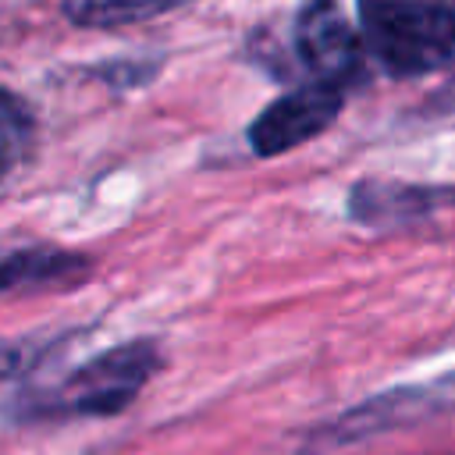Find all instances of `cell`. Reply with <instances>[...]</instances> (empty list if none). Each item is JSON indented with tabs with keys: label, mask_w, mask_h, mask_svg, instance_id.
<instances>
[{
	"label": "cell",
	"mask_w": 455,
	"mask_h": 455,
	"mask_svg": "<svg viewBox=\"0 0 455 455\" xmlns=\"http://www.w3.org/2000/svg\"><path fill=\"white\" fill-rule=\"evenodd\" d=\"M164 355L156 341L132 338L124 345H114L82 366H75L68 377H60L50 391L25 395L21 405L11 409V419H103L124 412L142 387L160 373Z\"/></svg>",
	"instance_id": "1"
},
{
	"label": "cell",
	"mask_w": 455,
	"mask_h": 455,
	"mask_svg": "<svg viewBox=\"0 0 455 455\" xmlns=\"http://www.w3.org/2000/svg\"><path fill=\"white\" fill-rule=\"evenodd\" d=\"M370 60L391 78H423L455 64V0H355Z\"/></svg>",
	"instance_id": "2"
},
{
	"label": "cell",
	"mask_w": 455,
	"mask_h": 455,
	"mask_svg": "<svg viewBox=\"0 0 455 455\" xmlns=\"http://www.w3.org/2000/svg\"><path fill=\"white\" fill-rule=\"evenodd\" d=\"M291 50L309 71V82L348 92L366 75L370 53L341 0H302L291 18Z\"/></svg>",
	"instance_id": "3"
},
{
	"label": "cell",
	"mask_w": 455,
	"mask_h": 455,
	"mask_svg": "<svg viewBox=\"0 0 455 455\" xmlns=\"http://www.w3.org/2000/svg\"><path fill=\"white\" fill-rule=\"evenodd\" d=\"M341 107H345V89L320 85V82L288 89L252 117V124L245 132L249 149L263 160L291 153V149L313 142L316 135H323L338 121Z\"/></svg>",
	"instance_id": "4"
},
{
	"label": "cell",
	"mask_w": 455,
	"mask_h": 455,
	"mask_svg": "<svg viewBox=\"0 0 455 455\" xmlns=\"http://www.w3.org/2000/svg\"><path fill=\"white\" fill-rule=\"evenodd\" d=\"M437 412H455V373H444L430 384H409V387H391L355 409H348L334 423V437L341 441H359L377 430L391 427H409Z\"/></svg>",
	"instance_id": "5"
},
{
	"label": "cell",
	"mask_w": 455,
	"mask_h": 455,
	"mask_svg": "<svg viewBox=\"0 0 455 455\" xmlns=\"http://www.w3.org/2000/svg\"><path fill=\"white\" fill-rule=\"evenodd\" d=\"M455 203V188L412 185L395 178H363L348 188V217L366 228H398L430 217L437 206Z\"/></svg>",
	"instance_id": "6"
},
{
	"label": "cell",
	"mask_w": 455,
	"mask_h": 455,
	"mask_svg": "<svg viewBox=\"0 0 455 455\" xmlns=\"http://www.w3.org/2000/svg\"><path fill=\"white\" fill-rule=\"evenodd\" d=\"M92 274V259L60 245H18L7 249L0 284L4 295H32V291H64L82 284Z\"/></svg>",
	"instance_id": "7"
},
{
	"label": "cell",
	"mask_w": 455,
	"mask_h": 455,
	"mask_svg": "<svg viewBox=\"0 0 455 455\" xmlns=\"http://www.w3.org/2000/svg\"><path fill=\"white\" fill-rule=\"evenodd\" d=\"M192 0H60V11L78 28H128L178 11Z\"/></svg>",
	"instance_id": "8"
},
{
	"label": "cell",
	"mask_w": 455,
	"mask_h": 455,
	"mask_svg": "<svg viewBox=\"0 0 455 455\" xmlns=\"http://www.w3.org/2000/svg\"><path fill=\"white\" fill-rule=\"evenodd\" d=\"M32 142H36V117L28 103L14 89H4V174L7 178L21 167Z\"/></svg>",
	"instance_id": "9"
}]
</instances>
